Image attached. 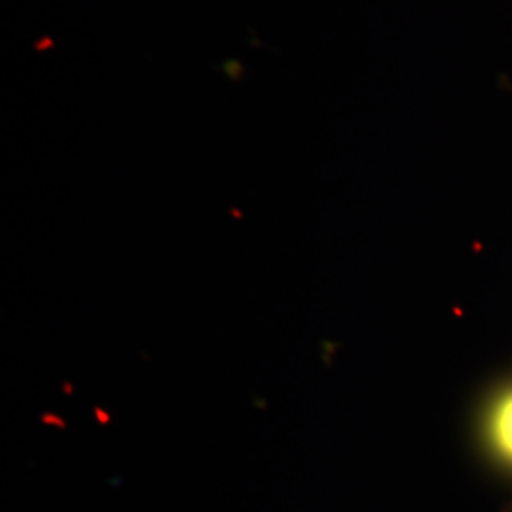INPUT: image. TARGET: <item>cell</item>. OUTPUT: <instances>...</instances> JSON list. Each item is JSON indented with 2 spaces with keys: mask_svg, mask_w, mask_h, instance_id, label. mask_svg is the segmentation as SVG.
Wrapping results in <instances>:
<instances>
[{
  "mask_svg": "<svg viewBox=\"0 0 512 512\" xmlns=\"http://www.w3.org/2000/svg\"><path fill=\"white\" fill-rule=\"evenodd\" d=\"M484 435L495 456L512 465V384L499 389L484 414Z\"/></svg>",
  "mask_w": 512,
  "mask_h": 512,
  "instance_id": "obj_1",
  "label": "cell"
}]
</instances>
